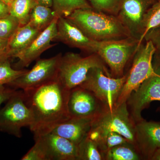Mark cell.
Here are the masks:
<instances>
[{
    "label": "cell",
    "mask_w": 160,
    "mask_h": 160,
    "mask_svg": "<svg viewBox=\"0 0 160 160\" xmlns=\"http://www.w3.org/2000/svg\"><path fill=\"white\" fill-rule=\"evenodd\" d=\"M23 91L25 102L33 115L29 128L34 138L51 132L70 118L68 102L70 90L58 78L36 89Z\"/></svg>",
    "instance_id": "obj_1"
},
{
    "label": "cell",
    "mask_w": 160,
    "mask_h": 160,
    "mask_svg": "<svg viewBox=\"0 0 160 160\" xmlns=\"http://www.w3.org/2000/svg\"><path fill=\"white\" fill-rule=\"evenodd\" d=\"M91 39L108 42L131 37L116 16L92 9L75 10L66 17Z\"/></svg>",
    "instance_id": "obj_2"
},
{
    "label": "cell",
    "mask_w": 160,
    "mask_h": 160,
    "mask_svg": "<svg viewBox=\"0 0 160 160\" xmlns=\"http://www.w3.org/2000/svg\"><path fill=\"white\" fill-rule=\"evenodd\" d=\"M96 67L109 71L97 53L83 57L78 53L66 52L61 58L58 79L66 89L71 90L80 86L86 79L89 70Z\"/></svg>",
    "instance_id": "obj_3"
},
{
    "label": "cell",
    "mask_w": 160,
    "mask_h": 160,
    "mask_svg": "<svg viewBox=\"0 0 160 160\" xmlns=\"http://www.w3.org/2000/svg\"><path fill=\"white\" fill-rule=\"evenodd\" d=\"M127 78V72L120 78L112 77L110 72L100 67L89 70L80 86L92 92L108 110L114 109Z\"/></svg>",
    "instance_id": "obj_4"
},
{
    "label": "cell",
    "mask_w": 160,
    "mask_h": 160,
    "mask_svg": "<svg viewBox=\"0 0 160 160\" xmlns=\"http://www.w3.org/2000/svg\"><path fill=\"white\" fill-rule=\"evenodd\" d=\"M156 49L150 41H146L138 47L133 58L131 69L127 72V78L116 104L115 107L126 102L133 92L153 72L152 59Z\"/></svg>",
    "instance_id": "obj_5"
},
{
    "label": "cell",
    "mask_w": 160,
    "mask_h": 160,
    "mask_svg": "<svg viewBox=\"0 0 160 160\" xmlns=\"http://www.w3.org/2000/svg\"><path fill=\"white\" fill-rule=\"evenodd\" d=\"M139 40L129 37L122 39L100 42L96 53L109 69L112 77H122L125 75L127 64L133 58L139 47Z\"/></svg>",
    "instance_id": "obj_6"
},
{
    "label": "cell",
    "mask_w": 160,
    "mask_h": 160,
    "mask_svg": "<svg viewBox=\"0 0 160 160\" xmlns=\"http://www.w3.org/2000/svg\"><path fill=\"white\" fill-rule=\"evenodd\" d=\"M136 122L131 116L127 103L112 110L106 109L93 120L89 134H100L109 132L120 133L135 145Z\"/></svg>",
    "instance_id": "obj_7"
},
{
    "label": "cell",
    "mask_w": 160,
    "mask_h": 160,
    "mask_svg": "<svg viewBox=\"0 0 160 160\" xmlns=\"http://www.w3.org/2000/svg\"><path fill=\"white\" fill-rule=\"evenodd\" d=\"M33 122L31 109L26 105L22 90L18 91L0 109V131L21 138L23 127Z\"/></svg>",
    "instance_id": "obj_8"
},
{
    "label": "cell",
    "mask_w": 160,
    "mask_h": 160,
    "mask_svg": "<svg viewBox=\"0 0 160 160\" xmlns=\"http://www.w3.org/2000/svg\"><path fill=\"white\" fill-rule=\"evenodd\" d=\"M153 72L127 100L129 112L136 123L144 119L142 112L151 102L160 101V52L156 51L152 59Z\"/></svg>",
    "instance_id": "obj_9"
},
{
    "label": "cell",
    "mask_w": 160,
    "mask_h": 160,
    "mask_svg": "<svg viewBox=\"0 0 160 160\" xmlns=\"http://www.w3.org/2000/svg\"><path fill=\"white\" fill-rule=\"evenodd\" d=\"M62 55L59 53L49 58L38 60L31 70L6 86L16 90L26 91L57 79Z\"/></svg>",
    "instance_id": "obj_10"
},
{
    "label": "cell",
    "mask_w": 160,
    "mask_h": 160,
    "mask_svg": "<svg viewBox=\"0 0 160 160\" xmlns=\"http://www.w3.org/2000/svg\"><path fill=\"white\" fill-rule=\"evenodd\" d=\"M68 108L70 118L91 119L107 109L92 92L80 86L70 90Z\"/></svg>",
    "instance_id": "obj_11"
},
{
    "label": "cell",
    "mask_w": 160,
    "mask_h": 160,
    "mask_svg": "<svg viewBox=\"0 0 160 160\" xmlns=\"http://www.w3.org/2000/svg\"><path fill=\"white\" fill-rule=\"evenodd\" d=\"M64 43L88 53H96L100 42L88 38L67 18L60 17L57 22V34L53 41Z\"/></svg>",
    "instance_id": "obj_12"
},
{
    "label": "cell",
    "mask_w": 160,
    "mask_h": 160,
    "mask_svg": "<svg viewBox=\"0 0 160 160\" xmlns=\"http://www.w3.org/2000/svg\"><path fill=\"white\" fill-rule=\"evenodd\" d=\"M135 146L142 160H151L160 149V122L143 119L136 123Z\"/></svg>",
    "instance_id": "obj_13"
},
{
    "label": "cell",
    "mask_w": 160,
    "mask_h": 160,
    "mask_svg": "<svg viewBox=\"0 0 160 160\" xmlns=\"http://www.w3.org/2000/svg\"><path fill=\"white\" fill-rule=\"evenodd\" d=\"M153 0H123L117 17L132 37L139 40L143 16Z\"/></svg>",
    "instance_id": "obj_14"
},
{
    "label": "cell",
    "mask_w": 160,
    "mask_h": 160,
    "mask_svg": "<svg viewBox=\"0 0 160 160\" xmlns=\"http://www.w3.org/2000/svg\"><path fill=\"white\" fill-rule=\"evenodd\" d=\"M58 17L52 21L46 29L42 31L37 37L17 57L18 62L16 63L15 69H23L28 67L35 60L47 49L54 46L51 42L54 40L57 34V22Z\"/></svg>",
    "instance_id": "obj_15"
},
{
    "label": "cell",
    "mask_w": 160,
    "mask_h": 160,
    "mask_svg": "<svg viewBox=\"0 0 160 160\" xmlns=\"http://www.w3.org/2000/svg\"><path fill=\"white\" fill-rule=\"evenodd\" d=\"M38 137L46 148L49 160H78V146L69 140L52 132Z\"/></svg>",
    "instance_id": "obj_16"
},
{
    "label": "cell",
    "mask_w": 160,
    "mask_h": 160,
    "mask_svg": "<svg viewBox=\"0 0 160 160\" xmlns=\"http://www.w3.org/2000/svg\"><path fill=\"white\" fill-rule=\"evenodd\" d=\"M94 119L70 118L56 127L51 132L78 146L87 137Z\"/></svg>",
    "instance_id": "obj_17"
},
{
    "label": "cell",
    "mask_w": 160,
    "mask_h": 160,
    "mask_svg": "<svg viewBox=\"0 0 160 160\" xmlns=\"http://www.w3.org/2000/svg\"><path fill=\"white\" fill-rule=\"evenodd\" d=\"M42 32L27 23L20 26L8 40V51L9 58H17L33 42Z\"/></svg>",
    "instance_id": "obj_18"
},
{
    "label": "cell",
    "mask_w": 160,
    "mask_h": 160,
    "mask_svg": "<svg viewBox=\"0 0 160 160\" xmlns=\"http://www.w3.org/2000/svg\"><path fill=\"white\" fill-rule=\"evenodd\" d=\"M57 15L50 7L37 4L32 9L28 24L42 32L51 24Z\"/></svg>",
    "instance_id": "obj_19"
},
{
    "label": "cell",
    "mask_w": 160,
    "mask_h": 160,
    "mask_svg": "<svg viewBox=\"0 0 160 160\" xmlns=\"http://www.w3.org/2000/svg\"><path fill=\"white\" fill-rule=\"evenodd\" d=\"M160 26V0L153 3L143 16L140 29L139 46L142 43L145 36L149 31Z\"/></svg>",
    "instance_id": "obj_20"
},
{
    "label": "cell",
    "mask_w": 160,
    "mask_h": 160,
    "mask_svg": "<svg viewBox=\"0 0 160 160\" xmlns=\"http://www.w3.org/2000/svg\"><path fill=\"white\" fill-rule=\"evenodd\" d=\"M105 160H140L142 156L135 146L132 143L114 146L104 154Z\"/></svg>",
    "instance_id": "obj_21"
},
{
    "label": "cell",
    "mask_w": 160,
    "mask_h": 160,
    "mask_svg": "<svg viewBox=\"0 0 160 160\" xmlns=\"http://www.w3.org/2000/svg\"><path fill=\"white\" fill-rule=\"evenodd\" d=\"M37 4L36 0H13L9 6V14L17 19L20 26H24L29 22L32 11Z\"/></svg>",
    "instance_id": "obj_22"
},
{
    "label": "cell",
    "mask_w": 160,
    "mask_h": 160,
    "mask_svg": "<svg viewBox=\"0 0 160 160\" xmlns=\"http://www.w3.org/2000/svg\"><path fill=\"white\" fill-rule=\"evenodd\" d=\"M88 137L97 143L104 156L105 152L112 147L130 142L122 135L115 132L103 134H89Z\"/></svg>",
    "instance_id": "obj_23"
},
{
    "label": "cell",
    "mask_w": 160,
    "mask_h": 160,
    "mask_svg": "<svg viewBox=\"0 0 160 160\" xmlns=\"http://www.w3.org/2000/svg\"><path fill=\"white\" fill-rule=\"evenodd\" d=\"M52 6L58 17L65 18L77 9L92 8L86 0H53Z\"/></svg>",
    "instance_id": "obj_24"
},
{
    "label": "cell",
    "mask_w": 160,
    "mask_h": 160,
    "mask_svg": "<svg viewBox=\"0 0 160 160\" xmlns=\"http://www.w3.org/2000/svg\"><path fill=\"white\" fill-rule=\"evenodd\" d=\"M78 147V160H105L97 143L87 137Z\"/></svg>",
    "instance_id": "obj_25"
},
{
    "label": "cell",
    "mask_w": 160,
    "mask_h": 160,
    "mask_svg": "<svg viewBox=\"0 0 160 160\" xmlns=\"http://www.w3.org/2000/svg\"><path fill=\"white\" fill-rule=\"evenodd\" d=\"M28 70L25 69H13L9 60L1 63L0 64V87L8 85L25 74Z\"/></svg>",
    "instance_id": "obj_26"
},
{
    "label": "cell",
    "mask_w": 160,
    "mask_h": 160,
    "mask_svg": "<svg viewBox=\"0 0 160 160\" xmlns=\"http://www.w3.org/2000/svg\"><path fill=\"white\" fill-rule=\"evenodd\" d=\"M96 11L117 16L123 0H88Z\"/></svg>",
    "instance_id": "obj_27"
},
{
    "label": "cell",
    "mask_w": 160,
    "mask_h": 160,
    "mask_svg": "<svg viewBox=\"0 0 160 160\" xmlns=\"http://www.w3.org/2000/svg\"><path fill=\"white\" fill-rule=\"evenodd\" d=\"M20 26L17 19L10 14L0 18V39L9 40Z\"/></svg>",
    "instance_id": "obj_28"
},
{
    "label": "cell",
    "mask_w": 160,
    "mask_h": 160,
    "mask_svg": "<svg viewBox=\"0 0 160 160\" xmlns=\"http://www.w3.org/2000/svg\"><path fill=\"white\" fill-rule=\"evenodd\" d=\"M35 144L22 160H49L46 148L40 138H35Z\"/></svg>",
    "instance_id": "obj_29"
},
{
    "label": "cell",
    "mask_w": 160,
    "mask_h": 160,
    "mask_svg": "<svg viewBox=\"0 0 160 160\" xmlns=\"http://www.w3.org/2000/svg\"><path fill=\"white\" fill-rule=\"evenodd\" d=\"M144 39L146 41H151L156 49V51L160 52V26L149 31Z\"/></svg>",
    "instance_id": "obj_30"
},
{
    "label": "cell",
    "mask_w": 160,
    "mask_h": 160,
    "mask_svg": "<svg viewBox=\"0 0 160 160\" xmlns=\"http://www.w3.org/2000/svg\"><path fill=\"white\" fill-rule=\"evenodd\" d=\"M17 91L10 87L3 86L0 87V106L2 103L7 102Z\"/></svg>",
    "instance_id": "obj_31"
},
{
    "label": "cell",
    "mask_w": 160,
    "mask_h": 160,
    "mask_svg": "<svg viewBox=\"0 0 160 160\" xmlns=\"http://www.w3.org/2000/svg\"><path fill=\"white\" fill-rule=\"evenodd\" d=\"M8 40L0 39V64L10 58L8 53Z\"/></svg>",
    "instance_id": "obj_32"
},
{
    "label": "cell",
    "mask_w": 160,
    "mask_h": 160,
    "mask_svg": "<svg viewBox=\"0 0 160 160\" xmlns=\"http://www.w3.org/2000/svg\"><path fill=\"white\" fill-rule=\"evenodd\" d=\"M9 14V6L0 0V18Z\"/></svg>",
    "instance_id": "obj_33"
},
{
    "label": "cell",
    "mask_w": 160,
    "mask_h": 160,
    "mask_svg": "<svg viewBox=\"0 0 160 160\" xmlns=\"http://www.w3.org/2000/svg\"><path fill=\"white\" fill-rule=\"evenodd\" d=\"M38 4L51 7L53 4V0H36Z\"/></svg>",
    "instance_id": "obj_34"
},
{
    "label": "cell",
    "mask_w": 160,
    "mask_h": 160,
    "mask_svg": "<svg viewBox=\"0 0 160 160\" xmlns=\"http://www.w3.org/2000/svg\"><path fill=\"white\" fill-rule=\"evenodd\" d=\"M151 160H160V149H158L152 155Z\"/></svg>",
    "instance_id": "obj_35"
},
{
    "label": "cell",
    "mask_w": 160,
    "mask_h": 160,
    "mask_svg": "<svg viewBox=\"0 0 160 160\" xmlns=\"http://www.w3.org/2000/svg\"><path fill=\"white\" fill-rule=\"evenodd\" d=\"M1 1H2L3 2H4L9 6L13 2V0H1Z\"/></svg>",
    "instance_id": "obj_36"
}]
</instances>
